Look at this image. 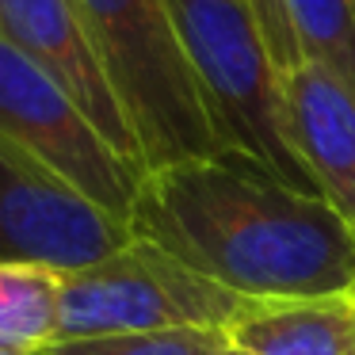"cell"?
<instances>
[{
    "mask_svg": "<svg viewBox=\"0 0 355 355\" xmlns=\"http://www.w3.org/2000/svg\"><path fill=\"white\" fill-rule=\"evenodd\" d=\"M130 230L241 298L355 291V230L237 149L149 168Z\"/></svg>",
    "mask_w": 355,
    "mask_h": 355,
    "instance_id": "obj_1",
    "label": "cell"
},
{
    "mask_svg": "<svg viewBox=\"0 0 355 355\" xmlns=\"http://www.w3.org/2000/svg\"><path fill=\"white\" fill-rule=\"evenodd\" d=\"M134 126L146 172L222 149L168 0H73Z\"/></svg>",
    "mask_w": 355,
    "mask_h": 355,
    "instance_id": "obj_2",
    "label": "cell"
},
{
    "mask_svg": "<svg viewBox=\"0 0 355 355\" xmlns=\"http://www.w3.org/2000/svg\"><path fill=\"white\" fill-rule=\"evenodd\" d=\"M168 12L222 149L268 164L286 184L321 199L291 146L283 69L271 58L252 8L245 0H168Z\"/></svg>",
    "mask_w": 355,
    "mask_h": 355,
    "instance_id": "obj_3",
    "label": "cell"
},
{
    "mask_svg": "<svg viewBox=\"0 0 355 355\" xmlns=\"http://www.w3.org/2000/svg\"><path fill=\"white\" fill-rule=\"evenodd\" d=\"M241 302V294L210 283L153 241L134 237L100 263L62 279V340L225 329Z\"/></svg>",
    "mask_w": 355,
    "mask_h": 355,
    "instance_id": "obj_4",
    "label": "cell"
},
{
    "mask_svg": "<svg viewBox=\"0 0 355 355\" xmlns=\"http://www.w3.org/2000/svg\"><path fill=\"white\" fill-rule=\"evenodd\" d=\"M0 138L130 225L141 172L107 146L58 80L0 39Z\"/></svg>",
    "mask_w": 355,
    "mask_h": 355,
    "instance_id": "obj_5",
    "label": "cell"
},
{
    "mask_svg": "<svg viewBox=\"0 0 355 355\" xmlns=\"http://www.w3.org/2000/svg\"><path fill=\"white\" fill-rule=\"evenodd\" d=\"M134 230L0 138V260L42 263L62 275L100 263Z\"/></svg>",
    "mask_w": 355,
    "mask_h": 355,
    "instance_id": "obj_6",
    "label": "cell"
},
{
    "mask_svg": "<svg viewBox=\"0 0 355 355\" xmlns=\"http://www.w3.org/2000/svg\"><path fill=\"white\" fill-rule=\"evenodd\" d=\"M0 39L35 62L50 80H58L88 115V123L107 138V146L146 176V157L134 138V126L73 0H0Z\"/></svg>",
    "mask_w": 355,
    "mask_h": 355,
    "instance_id": "obj_7",
    "label": "cell"
},
{
    "mask_svg": "<svg viewBox=\"0 0 355 355\" xmlns=\"http://www.w3.org/2000/svg\"><path fill=\"white\" fill-rule=\"evenodd\" d=\"M286 130L321 199L355 230V88L317 62L283 69Z\"/></svg>",
    "mask_w": 355,
    "mask_h": 355,
    "instance_id": "obj_8",
    "label": "cell"
},
{
    "mask_svg": "<svg viewBox=\"0 0 355 355\" xmlns=\"http://www.w3.org/2000/svg\"><path fill=\"white\" fill-rule=\"evenodd\" d=\"M222 332L241 355H355V302L352 294L245 298Z\"/></svg>",
    "mask_w": 355,
    "mask_h": 355,
    "instance_id": "obj_9",
    "label": "cell"
},
{
    "mask_svg": "<svg viewBox=\"0 0 355 355\" xmlns=\"http://www.w3.org/2000/svg\"><path fill=\"white\" fill-rule=\"evenodd\" d=\"M62 271L0 260V352L39 355L62 340Z\"/></svg>",
    "mask_w": 355,
    "mask_h": 355,
    "instance_id": "obj_10",
    "label": "cell"
},
{
    "mask_svg": "<svg viewBox=\"0 0 355 355\" xmlns=\"http://www.w3.org/2000/svg\"><path fill=\"white\" fill-rule=\"evenodd\" d=\"M302 62H317L355 88V0H283Z\"/></svg>",
    "mask_w": 355,
    "mask_h": 355,
    "instance_id": "obj_11",
    "label": "cell"
},
{
    "mask_svg": "<svg viewBox=\"0 0 355 355\" xmlns=\"http://www.w3.org/2000/svg\"><path fill=\"white\" fill-rule=\"evenodd\" d=\"M225 347H230V340L222 329H168L58 340L39 355H222Z\"/></svg>",
    "mask_w": 355,
    "mask_h": 355,
    "instance_id": "obj_12",
    "label": "cell"
},
{
    "mask_svg": "<svg viewBox=\"0 0 355 355\" xmlns=\"http://www.w3.org/2000/svg\"><path fill=\"white\" fill-rule=\"evenodd\" d=\"M248 8H252L256 24H260V35L268 42L271 58H275L279 69H291V65L302 62L298 54V42H294V31L286 24V12H283V0H245Z\"/></svg>",
    "mask_w": 355,
    "mask_h": 355,
    "instance_id": "obj_13",
    "label": "cell"
},
{
    "mask_svg": "<svg viewBox=\"0 0 355 355\" xmlns=\"http://www.w3.org/2000/svg\"><path fill=\"white\" fill-rule=\"evenodd\" d=\"M222 355H241V352H233V347H225V352Z\"/></svg>",
    "mask_w": 355,
    "mask_h": 355,
    "instance_id": "obj_14",
    "label": "cell"
},
{
    "mask_svg": "<svg viewBox=\"0 0 355 355\" xmlns=\"http://www.w3.org/2000/svg\"><path fill=\"white\" fill-rule=\"evenodd\" d=\"M0 355H12V352H0Z\"/></svg>",
    "mask_w": 355,
    "mask_h": 355,
    "instance_id": "obj_15",
    "label": "cell"
},
{
    "mask_svg": "<svg viewBox=\"0 0 355 355\" xmlns=\"http://www.w3.org/2000/svg\"><path fill=\"white\" fill-rule=\"evenodd\" d=\"M352 302H355V291H352Z\"/></svg>",
    "mask_w": 355,
    "mask_h": 355,
    "instance_id": "obj_16",
    "label": "cell"
}]
</instances>
